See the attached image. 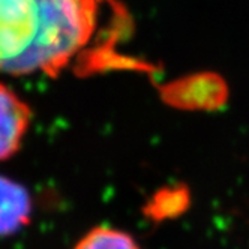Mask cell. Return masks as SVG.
I'll return each instance as SVG.
<instances>
[{"label":"cell","mask_w":249,"mask_h":249,"mask_svg":"<svg viewBox=\"0 0 249 249\" xmlns=\"http://www.w3.org/2000/svg\"><path fill=\"white\" fill-rule=\"evenodd\" d=\"M114 0H0V74H98L122 65L124 30Z\"/></svg>","instance_id":"cell-1"},{"label":"cell","mask_w":249,"mask_h":249,"mask_svg":"<svg viewBox=\"0 0 249 249\" xmlns=\"http://www.w3.org/2000/svg\"><path fill=\"white\" fill-rule=\"evenodd\" d=\"M162 99L183 110H213L228 96L224 80L216 74H195L167 84L161 90Z\"/></svg>","instance_id":"cell-2"},{"label":"cell","mask_w":249,"mask_h":249,"mask_svg":"<svg viewBox=\"0 0 249 249\" xmlns=\"http://www.w3.org/2000/svg\"><path fill=\"white\" fill-rule=\"evenodd\" d=\"M32 120L29 104L11 87L0 83V161L20 150Z\"/></svg>","instance_id":"cell-3"},{"label":"cell","mask_w":249,"mask_h":249,"mask_svg":"<svg viewBox=\"0 0 249 249\" xmlns=\"http://www.w3.org/2000/svg\"><path fill=\"white\" fill-rule=\"evenodd\" d=\"M30 213L32 201L27 189L0 176V237L15 234L26 227Z\"/></svg>","instance_id":"cell-4"},{"label":"cell","mask_w":249,"mask_h":249,"mask_svg":"<svg viewBox=\"0 0 249 249\" xmlns=\"http://www.w3.org/2000/svg\"><path fill=\"white\" fill-rule=\"evenodd\" d=\"M189 206V192L183 186L159 191L146 207V215L153 221L180 216Z\"/></svg>","instance_id":"cell-5"},{"label":"cell","mask_w":249,"mask_h":249,"mask_svg":"<svg viewBox=\"0 0 249 249\" xmlns=\"http://www.w3.org/2000/svg\"><path fill=\"white\" fill-rule=\"evenodd\" d=\"M74 249H141L126 231L113 227H96L86 233Z\"/></svg>","instance_id":"cell-6"}]
</instances>
